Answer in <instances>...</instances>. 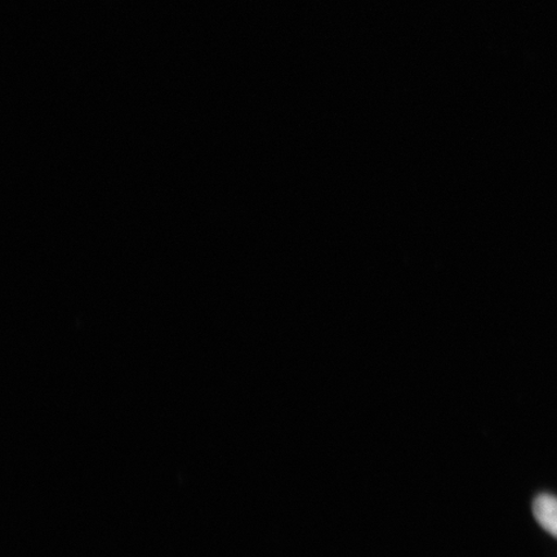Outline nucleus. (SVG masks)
<instances>
[{"label": "nucleus", "mask_w": 557, "mask_h": 557, "mask_svg": "<svg viewBox=\"0 0 557 557\" xmlns=\"http://www.w3.org/2000/svg\"><path fill=\"white\" fill-rule=\"evenodd\" d=\"M533 513L540 525L557 539V498L542 494L534 500Z\"/></svg>", "instance_id": "1"}]
</instances>
